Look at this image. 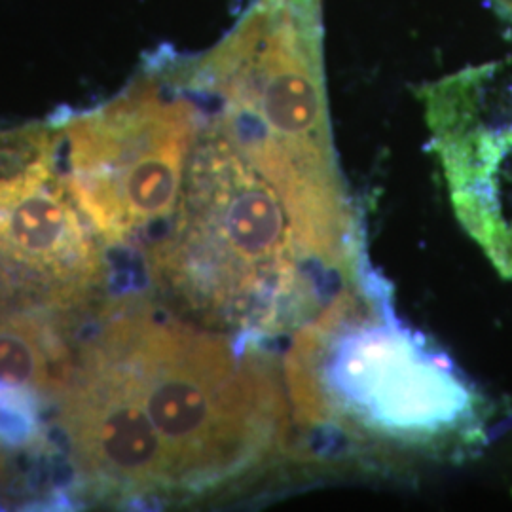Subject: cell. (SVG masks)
Segmentation results:
<instances>
[{"label": "cell", "mask_w": 512, "mask_h": 512, "mask_svg": "<svg viewBox=\"0 0 512 512\" xmlns=\"http://www.w3.org/2000/svg\"><path fill=\"white\" fill-rule=\"evenodd\" d=\"M389 293L366 268L293 332L283 378L294 429L319 454L435 459L482 437V395Z\"/></svg>", "instance_id": "obj_1"}, {"label": "cell", "mask_w": 512, "mask_h": 512, "mask_svg": "<svg viewBox=\"0 0 512 512\" xmlns=\"http://www.w3.org/2000/svg\"><path fill=\"white\" fill-rule=\"evenodd\" d=\"M88 346L145 408L179 497L228 488L291 458L283 366L260 342L232 340L131 302Z\"/></svg>", "instance_id": "obj_2"}, {"label": "cell", "mask_w": 512, "mask_h": 512, "mask_svg": "<svg viewBox=\"0 0 512 512\" xmlns=\"http://www.w3.org/2000/svg\"><path fill=\"white\" fill-rule=\"evenodd\" d=\"M150 262L203 325L255 342L293 336L336 296L329 289L351 285L310 255L274 186L205 116Z\"/></svg>", "instance_id": "obj_3"}, {"label": "cell", "mask_w": 512, "mask_h": 512, "mask_svg": "<svg viewBox=\"0 0 512 512\" xmlns=\"http://www.w3.org/2000/svg\"><path fill=\"white\" fill-rule=\"evenodd\" d=\"M203 112L145 78L65 128L61 177L93 232L122 245L165 232L183 194Z\"/></svg>", "instance_id": "obj_4"}, {"label": "cell", "mask_w": 512, "mask_h": 512, "mask_svg": "<svg viewBox=\"0 0 512 512\" xmlns=\"http://www.w3.org/2000/svg\"><path fill=\"white\" fill-rule=\"evenodd\" d=\"M420 99L459 224L512 279V57L425 84Z\"/></svg>", "instance_id": "obj_5"}, {"label": "cell", "mask_w": 512, "mask_h": 512, "mask_svg": "<svg viewBox=\"0 0 512 512\" xmlns=\"http://www.w3.org/2000/svg\"><path fill=\"white\" fill-rule=\"evenodd\" d=\"M95 232L46 164L0 179V308L71 306L103 274Z\"/></svg>", "instance_id": "obj_6"}, {"label": "cell", "mask_w": 512, "mask_h": 512, "mask_svg": "<svg viewBox=\"0 0 512 512\" xmlns=\"http://www.w3.org/2000/svg\"><path fill=\"white\" fill-rule=\"evenodd\" d=\"M59 425L80 473L129 497L177 495L171 461L124 378L86 346L59 389Z\"/></svg>", "instance_id": "obj_7"}, {"label": "cell", "mask_w": 512, "mask_h": 512, "mask_svg": "<svg viewBox=\"0 0 512 512\" xmlns=\"http://www.w3.org/2000/svg\"><path fill=\"white\" fill-rule=\"evenodd\" d=\"M59 336L29 315L0 319V389L59 393L73 366Z\"/></svg>", "instance_id": "obj_8"}, {"label": "cell", "mask_w": 512, "mask_h": 512, "mask_svg": "<svg viewBox=\"0 0 512 512\" xmlns=\"http://www.w3.org/2000/svg\"><path fill=\"white\" fill-rule=\"evenodd\" d=\"M494 4L495 8L512 21V0H490Z\"/></svg>", "instance_id": "obj_9"}]
</instances>
